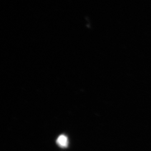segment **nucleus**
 Here are the masks:
<instances>
[{"mask_svg": "<svg viewBox=\"0 0 151 151\" xmlns=\"http://www.w3.org/2000/svg\"><path fill=\"white\" fill-rule=\"evenodd\" d=\"M57 143L62 148H66L68 144L67 137L65 135H60L57 139Z\"/></svg>", "mask_w": 151, "mask_h": 151, "instance_id": "obj_1", "label": "nucleus"}]
</instances>
